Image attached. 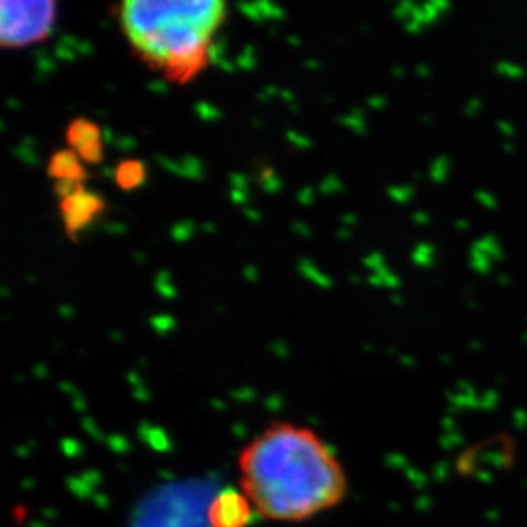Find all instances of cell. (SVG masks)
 Segmentation results:
<instances>
[{
    "instance_id": "obj_9",
    "label": "cell",
    "mask_w": 527,
    "mask_h": 527,
    "mask_svg": "<svg viewBox=\"0 0 527 527\" xmlns=\"http://www.w3.org/2000/svg\"><path fill=\"white\" fill-rule=\"evenodd\" d=\"M81 184H82L81 181L72 179V178L58 179L57 183H55V193L60 196L62 200H69V198H72L74 195L78 193V191L82 190Z\"/></svg>"
},
{
    "instance_id": "obj_50",
    "label": "cell",
    "mask_w": 527,
    "mask_h": 527,
    "mask_svg": "<svg viewBox=\"0 0 527 527\" xmlns=\"http://www.w3.org/2000/svg\"><path fill=\"white\" fill-rule=\"evenodd\" d=\"M341 222H343V224H355L357 217L352 214H347V215H343V217H341Z\"/></svg>"
},
{
    "instance_id": "obj_52",
    "label": "cell",
    "mask_w": 527,
    "mask_h": 527,
    "mask_svg": "<svg viewBox=\"0 0 527 527\" xmlns=\"http://www.w3.org/2000/svg\"><path fill=\"white\" fill-rule=\"evenodd\" d=\"M258 100L259 101H263V103H268V101H270V97L268 96H266V93H265V90H261V93H258Z\"/></svg>"
},
{
    "instance_id": "obj_35",
    "label": "cell",
    "mask_w": 527,
    "mask_h": 527,
    "mask_svg": "<svg viewBox=\"0 0 527 527\" xmlns=\"http://www.w3.org/2000/svg\"><path fill=\"white\" fill-rule=\"evenodd\" d=\"M101 140H103L104 144H113V145H115V142H116L115 132H113V130L109 128V127H103V128H101Z\"/></svg>"
},
{
    "instance_id": "obj_36",
    "label": "cell",
    "mask_w": 527,
    "mask_h": 527,
    "mask_svg": "<svg viewBox=\"0 0 527 527\" xmlns=\"http://www.w3.org/2000/svg\"><path fill=\"white\" fill-rule=\"evenodd\" d=\"M76 53L85 55V57H88V55H93L94 53V48H93V45H90L89 41H85V39H81V43H78Z\"/></svg>"
},
{
    "instance_id": "obj_31",
    "label": "cell",
    "mask_w": 527,
    "mask_h": 527,
    "mask_svg": "<svg viewBox=\"0 0 527 527\" xmlns=\"http://www.w3.org/2000/svg\"><path fill=\"white\" fill-rule=\"evenodd\" d=\"M292 231L296 232L297 235H301V238H306V239L313 238V231H310L304 222H301V220H296V222L292 224Z\"/></svg>"
},
{
    "instance_id": "obj_5",
    "label": "cell",
    "mask_w": 527,
    "mask_h": 527,
    "mask_svg": "<svg viewBox=\"0 0 527 527\" xmlns=\"http://www.w3.org/2000/svg\"><path fill=\"white\" fill-rule=\"evenodd\" d=\"M48 174L58 179L72 178L81 181V183L85 178V171L81 167L77 156L72 151H60L53 154L48 166Z\"/></svg>"
},
{
    "instance_id": "obj_46",
    "label": "cell",
    "mask_w": 527,
    "mask_h": 527,
    "mask_svg": "<svg viewBox=\"0 0 527 527\" xmlns=\"http://www.w3.org/2000/svg\"><path fill=\"white\" fill-rule=\"evenodd\" d=\"M202 231L207 232V234H215V232H217V227H215L214 224H210V222H203Z\"/></svg>"
},
{
    "instance_id": "obj_22",
    "label": "cell",
    "mask_w": 527,
    "mask_h": 527,
    "mask_svg": "<svg viewBox=\"0 0 527 527\" xmlns=\"http://www.w3.org/2000/svg\"><path fill=\"white\" fill-rule=\"evenodd\" d=\"M115 147L120 152H130L137 147V140L132 135H121L116 139Z\"/></svg>"
},
{
    "instance_id": "obj_2",
    "label": "cell",
    "mask_w": 527,
    "mask_h": 527,
    "mask_svg": "<svg viewBox=\"0 0 527 527\" xmlns=\"http://www.w3.org/2000/svg\"><path fill=\"white\" fill-rule=\"evenodd\" d=\"M254 515L253 505L239 488L219 491L207 509L210 527H249Z\"/></svg>"
},
{
    "instance_id": "obj_41",
    "label": "cell",
    "mask_w": 527,
    "mask_h": 527,
    "mask_svg": "<svg viewBox=\"0 0 527 527\" xmlns=\"http://www.w3.org/2000/svg\"><path fill=\"white\" fill-rule=\"evenodd\" d=\"M217 67L220 70H224V72H227V74L234 72V70H235V64H232V62L226 60V58H224V60H220Z\"/></svg>"
},
{
    "instance_id": "obj_7",
    "label": "cell",
    "mask_w": 527,
    "mask_h": 527,
    "mask_svg": "<svg viewBox=\"0 0 527 527\" xmlns=\"http://www.w3.org/2000/svg\"><path fill=\"white\" fill-rule=\"evenodd\" d=\"M297 270L299 273L302 275L304 278H308V280H310L313 283H316L317 287H321V289H331L333 287V282L329 280L328 277H326L324 273H321L320 270L314 266V263L310 261L309 258H301L297 263Z\"/></svg>"
},
{
    "instance_id": "obj_4",
    "label": "cell",
    "mask_w": 527,
    "mask_h": 527,
    "mask_svg": "<svg viewBox=\"0 0 527 527\" xmlns=\"http://www.w3.org/2000/svg\"><path fill=\"white\" fill-rule=\"evenodd\" d=\"M67 139H69L70 145L76 149L78 154L84 156L89 149L101 145V128H97V125H94L93 121L78 118L69 127Z\"/></svg>"
},
{
    "instance_id": "obj_33",
    "label": "cell",
    "mask_w": 527,
    "mask_h": 527,
    "mask_svg": "<svg viewBox=\"0 0 527 527\" xmlns=\"http://www.w3.org/2000/svg\"><path fill=\"white\" fill-rule=\"evenodd\" d=\"M242 275H245L246 280L249 282H258L259 280V270L254 265H247L242 270Z\"/></svg>"
},
{
    "instance_id": "obj_47",
    "label": "cell",
    "mask_w": 527,
    "mask_h": 527,
    "mask_svg": "<svg viewBox=\"0 0 527 527\" xmlns=\"http://www.w3.org/2000/svg\"><path fill=\"white\" fill-rule=\"evenodd\" d=\"M287 43H289L290 46H301L302 45V39L296 36V34H290L289 38H287Z\"/></svg>"
},
{
    "instance_id": "obj_6",
    "label": "cell",
    "mask_w": 527,
    "mask_h": 527,
    "mask_svg": "<svg viewBox=\"0 0 527 527\" xmlns=\"http://www.w3.org/2000/svg\"><path fill=\"white\" fill-rule=\"evenodd\" d=\"M145 171H147L145 160H125L116 167V183L123 190L139 188L145 181Z\"/></svg>"
},
{
    "instance_id": "obj_12",
    "label": "cell",
    "mask_w": 527,
    "mask_h": 527,
    "mask_svg": "<svg viewBox=\"0 0 527 527\" xmlns=\"http://www.w3.org/2000/svg\"><path fill=\"white\" fill-rule=\"evenodd\" d=\"M193 109H195L196 115L202 118L203 121H215V120H220V118H222V113H220V109L215 108L214 104L205 103V101H198V103L193 106Z\"/></svg>"
},
{
    "instance_id": "obj_14",
    "label": "cell",
    "mask_w": 527,
    "mask_h": 527,
    "mask_svg": "<svg viewBox=\"0 0 527 527\" xmlns=\"http://www.w3.org/2000/svg\"><path fill=\"white\" fill-rule=\"evenodd\" d=\"M258 9L261 11V14L265 15V19H273V21H282V19L287 18V13L282 9L280 6H277V4H271V2H265V0H261V2H256Z\"/></svg>"
},
{
    "instance_id": "obj_20",
    "label": "cell",
    "mask_w": 527,
    "mask_h": 527,
    "mask_svg": "<svg viewBox=\"0 0 527 527\" xmlns=\"http://www.w3.org/2000/svg\"><path fill=\"white\" fill-rule=\"evenodd\" d=\"M341 190H343V184L340 183V179H338L334 174L326 176V178L322 179L321 184H320V191L322 195L336 193V191H341Z\"/></svg>"
},
{
    "instance_id": "obj_8",
    "label": "cell",
    "mask_w": 527,
    "mask_h": 527,
    "mask_svg": "<svg viewBox=\"0 0 527 527\" xmlns=\"http://www.w3.org/2000/svg\"><path fill=\"white\" fill-rule=\"evenodd\" d=\"M179 163H181V166H183V171H184L183 178L193 179V181H202L203 178H205V169H203V163L196 156H184L183 159L179 160Z\"/></svg>"
},
{
    "instance_id": "obj_34",
    "label": "cell",
    "mask_w": 527,
    "mask_h": 527,
    "mask_svg": "<svg viewBox=\"0 0 527 527\" xmlns=\"http://www.w3.org/2000/svg\"><path fill=\"white\" fill-rule=\"evenodd\" d=\"M58 43H60V45L67 46V48H70V50H74V52H76L77 46H78V43H81V39H77L76 36H70V34H64V36L60 38V41H58Z\"/></svg>"
},
{
    "instance_id": "obj_42",
    "label": "cell",
    "mask_w": 527,
    "mask_h": 527,
    "mask_svg": "<svg viewBox=\"0 0 527 527\" xmlns=\"http://www.w3.org/2000/svg\"><path fill=\"white\" fill-rule=\"evenodd\" d=\"M58 314H60L62 317H72L74 316V309L70 308V306L62 304L60 308H58Z\"/></svg>"
},
{
    "instance_id": "obj_17",
    "label": "cell",
    "mask_w": 527,
    "mask_h": 527,
    "mask_svg": "<svg viewBox=\"0 0 527 527\" xmlns=\"http://www.w3.org/2000/svg\"><path fill=\"white\" fill-rule=\"evenodd\" d=\"M36 78L38 82H45L46 77H48V74H52L57 70V65H55V60H52L50 57H43L39 58V60H36Z\"/></svg>"
},
{
    "instance_id": "obj_39",
    "label": "cell",
    "mask_w": 527,
    "mask_h": 527,
    "mask_svg": "<svg viewBox=\"0 0 527 527\" xmlns=\"http://www.w3.org/2000/svg\"><path fill=\"white\" fill-rule=\"evenodd\" d=\"M273 176H275L273 167H265V169H263V171L258 174V183H261V184H263V183H265V181H268L270 178H273Z\"/></svg>"
},
{
    "instance_id": "obj_3",
    "label": "cell",
    "mask_w": 527,
    "mask_h": 527,
    "mask_svg": "<svg viewBox=\"0 0 527 527\" xmlns=\"http://www.w3.org/2000/svg\"><path fill=\"white\" fill-rule=\"evenodd\" d=\"M104 208L103 196L94 191L81 190L72 198L62 202V212H64L65 227L70 234L84 232L88 227L96 224L97 214Z\"/></svg>"
},
{
    "instance_id": "obj_15",
    "label": "cell",
    "mask_w": 527,
    "mask_h": 527,
    "mask_svg": "<svg viewBox=\"0 0 527 527\" xmlns=\"http://www.w3.org/2000/svg\"><path fill=\"white\" fill-rule=\"evenodd\" d=\"M13 154L15 157H19V159H21L22 163L27 164V166H31V167H36L38 163H39L36 152H34V149L25 147V145H18V147H14L13 149Z\"/></svg>"
},
{
    "instance_id": "obj_49",
    "label": "cell",
    "mask_w": 527,
    "mask_h": 527,
    "mask_svg": "<svg viewBox=\"0 0 527 527\" xmlns=\"http://www.w3.org/2000/svg\"><path fill=\"white\" fill-rule=\"evenodd\" d=\"M7 106H9L11 109H19V108H21V104H19V101L15 100V97H9V100H7Z\"/></svg>"
},
{
    "instance_id": "obj_58",
    "label": "cell",
    "mask_w": 527,
    "mask_h": 527,
    "mask_svg": "<svg viewBox=\"0 0 527 527\" xmlns=\"http://www.w3.org/2000/svg\"><path fill=\"white\" fill-rule=\"evenodd\" d=\"M26 280H27V282H31V283H33L34 280H36V278H34V277H33V275H27V277H26Z\"/></svg>"
},
{
    "instance_id": "obj_27",
    "label": "cell",
    "mask_w": 527,
    "mask_h": 527,
    "mask_svg": "<svg viewBox=\"0 0 527 527\" xmlns=\"http://www.w3.org/2000/svg\"><path fill=\"white\" fill-rule=\"evenodd\" d=\"M53 53H55V58H58V60H76V57H77V53L74 52V50L67 48V46L60 45V43L55 46Z\"/></svg>"
},
{
    "instance_id": "obj_21",
    "label": "cell",
    "mask_w": 527,
    "mask_h": 527,
    "mask_svg": "<svg viewBox=\"0 0 527 527\" xmlns=\"http://www.w3.org/2000/svg\"><path fill=\"white\" fill-rule=\"evenodd\" d=\"M156 163L159 164L160 167L166 169V171L172 172V174H178V176H181V178L184 176V171H183V166H181V163H176V160L169 159V157L156 156Z\"/></svg>"
},
{
    "instance_id": "obj_13",
    "label": "cell",
    "mask_w": 527,
    "mask_h": 527,
    "mask_svg": "<svg viewBox=\"0 0 527 527\" xmlns=\"http://www.w3.org/2000/svg\"><path fill=\"white\" fill-rule=\"evenodd\" d=\"M254 55H256V53H254V46L253 45H246L245 46V52L239 55L238 60H235V65H238L239 69L251 72V70L256 69V65H258L256 57H254Z\"/></svg>"
},
{
    "instance_id": "obj_55",
    "label": "cell",
    "mask_w": 527,
    "mask_h": 527,
    "mask_svg": "<svg viewBox=\"0 0 527 527\" xmlns=\"http://www.w3.org/2000/svg\"><path fill=\"white\" fill-rule=\"evenodd\" d=\"M290 113L297 115V113H301V108H299L297 104H290Z\"/></svg>"
},
{
    "instance_id": "obj_11",
    "label": "cell",
    "mask_w": 527,
    "mask_h": 527,
    "mask_svg": "<svg viewBox=\"0 0 527 527\" xmlns=\"http://www.w3.org/2000/svg\"><path fill=\"white\" fill-rule=\"evenodd\" d=\"M226 45H227L226 36H220L215 43H210V45H208L207 48H205V55H207L208 62H212V64L219 65V62L224 60V53H226Z\"/></svg>"
},
{
    "instance_id": "obj_60",
    "label": "cell",
    "mask_w": 527,
    "mask_h": 527,
    "mask_svg": "<svg viewBox=\"0 0 527 527\" xmlns=\"http://www.w3.org/2000/svg\"><path fill=\"white\" fill-rule=\"evenodd\" d=\"M0 130H2V132L6 130V123H4V121H0Z\"/></svg>"
},
{
    "instance_id": "obj_43",
    "label": "cell",
    "mask_w": 527,
    "mask_h": 527,
    "mask_svg": "<svg viewBox=\"0 0 527 527\" xmlns=\"http://www.w3.org/2000/svg\"><path fill=\"white\" fill-rule=\"evenodd\" d=\"M280 97L283 101H287L289 104H294V100H296L292 90H280Z\"/></svg>"
},
{
    "instance_id": "obj_37",
    "label": "cell",
    "mask_w": 527,
    "mask_h": 527,
    "mask_svg": "<svg viewBox=\"0 0 527 527\" xmlns=\"http://www.w3.org/2000/svg\"><path fill=\"white\" fill-rule=\"evenodd\" d=\"M245 217L247 220H251V222H261V214H259L258 210H254V208L251 207H246L245 208Z\"/></svg>"
},
{
    "instance_id": "obj_57",
    "label": "cell",
    "mask_w": 527,
    "mask_h": 527,
    "mask_svg": "<svg viewBox=\"0 0 527 527\" xmlns=\"http://www.w3.org/2000/svg\"><path fill=\"white\" fill-rule=\"evenodd\" d=\"M277 33H278V31H277V27H271V29H270V34H273V36H277Z\"/></svg>"
},
{
    "instance_id": "obj_54",
    "label": "cell",
    "mask_w": 527,
    "mask_h": 527,
    "mask_svg": "<svg viewBox=\"0 0 527 527\" xmlns=\"http://www.w3.org/2000/svg\"><path fill=\"white\" fill-rule=\"evenodd\" d=\"M253 127L254 128H261L263 127V120H261V118H254V120H253Z\"/></svg>"
},
{
    "instance_id": "obj_56",
    "label": "cell",
    "mask_w": 527,
    "mask_h": 527,
    "mask_svg": "<svg viewBox=\"0 0 527 527\" xmlns=\"http://www.w3.org/2000/svg\"><path fill=\"white\" fill-rule=\"evenodd\" d=\"M0 294H2V297L9 296V290H7V287H0Z\"/></svg>"
},
{
    "instance_id": "obj_26",
    "label": "cell",
    "mask_w": 527,
    "mask_h": 527,
    "mask_svg": "<svg viewBox=\"0 0 527 527\" xmlns=\"http://www.w3.org/2000/svg\"><path fill=\"white\" fill-rule=\"evenodd\" d=\"M229 181H231V184H232V188H234V190L247 191V184H249V179H247L245 174L232 172V174H229Z\"/></svg>"
},
{
    "instance_id": "obj_29",
    "label": "cell",
    "mask_w": 527,
    "mask_h": 527,
    "mask_svg": "<svg viewBox=\"0 0 527 527\" xmlns=\"http://www.w3.org/2000/svg\"><path fill=\"white\" fill-rule=\"evenodd\" d=\"M231 200L235 203V205H246L249 202V193L245 190H231Z\"/></svg>"
},
{
    "instance_id": "obj_10",
    "label": "cell",
    "mask_w": 527,
    "mask_h": 527,
    "mask_svg": "<svg viewBox=\"0 0 527 527\" xmlns=\"http://www.w3.org/2000/svg\"><path fill=\"white\" fill-rule=\"evenodd\" d=\"M195 234V224L191 219L181 220V222L174 224L171 227V238L174 239L176 242H186L188 239L193 238Z\"/></svg>"
},
{
    "instance_id": "obj_28",
    "label": "cell",
    "mask_w": 527,
    "mask_h": 527,
    "mask_svg": "<svg viewBox=\"0 0 527 527\" xmlns=\"http://www.w3.org/2000/svg\"><path fill=\"white\" fill-rule=\"evenodd\" d=\"M340 121L345 125V127L353 128V130H355V132H359V133H364V125H362V118L343 116V118H340Z\"/></svg>"
},
{
    "instance_id": "obj_23",
    "label": "cell",
    "mask_w": 527,
    "mask_h": 527,
    "mask_svg": "<svg viewBox=\"0 0 527 527\" xmlns=\"http://www.w3.org/2000/svg\"><path fill=\"white\" fill-rule=\"evenodd\" d=\"M156 290L159 292V296L166 299V301H172V299H176V296H178V292H176L174 287L171 285V282L156 283Z\"/></svg>"
},
{
    "instance_id": "obj_1",
    "label": "cell",
    "mask_w": 527,
    "mask_h": 527,
    "mask_svg": "<svg viewBox=\"0 0 527 527\" xmlns=\"http://www.w3.org/2000/svg\"><path fill=\"white\" fill-rule=\"evenodd\" d=\"M239 490L270 522L299 524L340 505L348 476L333 447L306 425L271 422L238 456Z\"/></svg>"
},
{
    "instance_id": "obj_59",
    "label": "cell",
    "mask_w": 527,
    "mask_h": 527,
    "mask_svg": "<svg viewBox=\"0 0 527 527\" xmlns=\"http://www.w3.org/2000/svg\"><path fill=\"white\" fill-rule=\"evenodd\" d=\"M97 116H104L106 115V111H104V109H97Z\"/></svg>"
},
{
    "instance_id": "obj_25",
    "label": "cell",
    "mask_w": 527,
    "mask_h": 527,
    "mask_svg": "<svg viewBox=\"0 0 527 527\" xmlns=\"http://www.w3.org/2000/svg\"><path fill=\"white\" fill-rule=\"evenodd\" d=\"M297 202L301 203V205H313L314 202V188L310 186H304L302 190L297 191Z\"/></svg>"
},
{
    "instance_id": "obj_30",
    "label": "cell",
    "mask_w": 527,
    "mask_h": 527,
    "mask_svg": "<svg viewBox=\"0 0 527 527\" xmlns=\"http://www.w3.org/2000/svg\"><path fill=\"white\" fill-rule=\"evenodd\" d=\"M103 229L104 232H108V234H111V235H121L127 232V226L120 222H108V224H104Z\"/></svg>"
},
{
    "instance_id": "obj_16",
    "label": "cell",
    "mask_w": 527,
    "mask_h": 527,
    "mask_svg": "<svg viewBox=\"0 0 527 527\" xmlns=\"http://www.w3.org/2000/svg\"><path fill=\"white\" fill-rule=\"evenodd\" d=\"M151 324L157 333H166L169 329L174 328L176 322L169 314H157V316L151 317Z\"/></svg>"
},
{
    "instance_id": "obj_40",
    "label": "cell",
    "mask_w": 527,
    "mask_h": 527,
    "mask_svg": "<svg viewBox=\"0 0 527 527\" xmlns=\"http://www.w3.org/2000/svg\"><path fill=\"white\" fill-rule=\"evenodd\" d=\"M166 282H171V275H169V271L167 270L157 271L154 283H166Z\"/></svg>"
},
{
    "instance_id": "obj_45",
    "label": "cell",
    "mask_w": 527,
    "mask_h": 527,
    "mask_svg": "<svg viewBox=\"0 0 527 527\" xmlns=\"http://www.w3.org/2000/svg\"><path fill=\"white\" fill-rule=\"evenodd\" d=\"M265 93H266V96L270 97V100H273L275 96H280V90L275 88V85H266Z\"/></svg>"
},
{
    "instance_id": "obj_48",
    "label": "cell",
    "mask_w": 527,
    "mask_h": 527,
    "mask_svg": "<svg viewBox=\"0 0 527 527\" xmlns=\"http://www.w3.org/2000/svg\"><path fill=\"white\" fill-rule=\"evenodd\" d=\"M304 67L308 70H320V62H316V60H306L304 62Z\"/></svg>"
},
{
    "instance_id": "obj_38",
    "label": "cell",
    "mask_w": 527,
    "mask_h": 527,
    "mask_svg": "<svg viewBox=\"0 0 527 527\" xmlns=\"http://www.w3.org/2000/svg\"><path fill=\"white\" fill-rule=\"evenodd\" d=\"M100 174H101V178H104V179H116V169L109 167V166H103L100 169Z\"/></svg>"
},
{
    "instance_id": "obj_19",
    "label": "cell",
    "mask_w": 527,
    "mask_h": 527,
    "mask_svg": "<svg viewBox=\"0 0 527 527\" xmlns=\"http://www.w3.org/2000/svg\"><path fill=\"white\" fill-rule=\"evenodd\" d=\"M285 139L294 145V147L301 149V151H308V149L313 147V142H310L308 137L301 135V133L294 132V130H287L285 132Z\"/></svg>"
},
{
    "instance_id": "obj_24",
    "label": "cell",
    "mask_w": 527,
    "mask_h": 527,
    "mask_svg": "<svg viewBox=\"0 0 527 527\" xmlns=\"http://www.w3.org/2000/svg\"><path fill=\"white\" fill-rule=\"evenodd\" d=\"M282 179L278 178V176H273V178H270L268 181H265V183L261 184L263 191H266L268 195H277L282 191Z\"/></svg>"
},
{
    "instance_id": "obj_53",
    "label": "cell",
    "mask_w": 527,
    "mask_h": 527,
    "mask_svg": "<svg viewBox=\"0 0 527 527\" xmlns=\"http://www.w3.org/2000/svg\"><path fill=\"white\" fill-rule=\"evenodd\" d=\"M338 238H340V239H348L350 238V232L345 231V229L338 231Z\"/></svg>"
},
{
    "instance_id": "obj_32",
    "label": "cell",
    "mask_w": 527,
    "mask_h": 527,
    "mask_svg": "<svg viewBox=\"0 0 527 527\" xmlns=\"http://www.w3.org/2000/svg\"><path fill=\"white\" fill-rule=\"evenodd\" d=\"M147 89L151 90V93L164 94V93H167V84L164 81H151L147 84Z\"/></svg>"
},
{
    "instance_id": "obj_51",
    "label": "cell",
    "mask_w": 527,
    "mask_h": 527,
    "mask_svg": "<svg viewBox=\"0 0 527 527\" xmlns=\"http://www.w3.org/2000/svg\"><path fill=\"white\" fill-rule=\"evenodd\" d=\"M132 256H133V259H135V263H139V265H144V263H145V256L142 253H137V251H135Z\"/></svg>"
},
{
    "instance_id": "obj_18",
    "label": "cell",
    "mask_w": 527,
    "mask_h": 527,
    "mask_svg": "<svg viewBox=\"0 0 527 527\" xmlns=\"http://www.w3.org/2000/svg\"><path fill=\"white\" fill-rule=\"evenodd\" d=\"M238 9L241 11V13L245 14L247 19H251V21H254V22H263V21H265V15H263L261 11L258 9L256 2H254V4L239 2L238 4Z\"/></svg>"
},
{
    "instance_id": "obj_44",
    "label": "cell",
    "mask_w": 527,
    "mask_h": 527,
    "mask_svg": "<svg viewBox=\"0 0 527 527\" xmlns=\"http://www.w3.org/2000/svg\"><path fill=\"white\" fill-rule=\"evenodd\" d=\"M21 145H25V147H29V149H34V147H36V140H34L31 135H26V137H22Z\"/></svg>"
}]
</instances>
